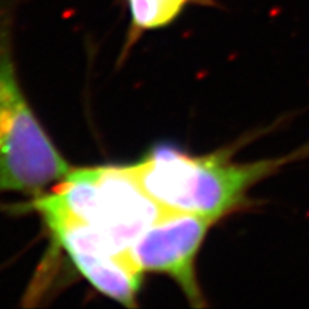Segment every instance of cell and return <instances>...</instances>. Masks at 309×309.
<instances>
[{
    "mask_svg": "<svg viewBox=\"0 0 309 309\" xmlns=\"http://www.w3.org/2000/svg\"><path fill=\"white\" fill-rule=\"evenodd\" d=\"M235 149L189 155L159 146L130 167L160 208L169 214L203 216L218 223L254 208L249 192L288 165L309 159V142L277 158L235 162Z\"/></svg>",
    "mask_w": 309,
    "mask_h": 309,
    "instance_id": "1",
    "label": "cell"
},
{
    "mask_svg": "<svg viewBox=\"0 0 309 309\" xmlns=\"http://www.w3.org/2000/svg\"><path fill=\"white\" fill-rule=\"evenodd\" d=\"M30 206L42 219H71L95 228L125 256L145 230L169 214L143 189L130 165L71 169Z\"/></svg>",
    "mask_w": 309,
    "mask_h": 309,
    "instance_id": "2",
    "label": "cell"
},
{
    "mask_svg": "<svg viewBox=\"0 0 309 309\" xmlns=\"http://www.w3.org/2000/svg\"><path fill=\"white\" fill-rule=\"evenodd\" d=\"M10 3L0 0V193L39 196L72 167L42 127L19 85Z\"/></svg>",
    "mask_w": 309,
    "mask_h": 309,
    "instance_id": "3",
    "label": "cell"
},
{
    "mask_svg": "<svg viewBox=\"0 0 309 309\" xmlns=\"http://www.w3.org/2000/svg\"><path fill=\"white\" fill-rule=\"evenodd\" d=\"M215 221L189 214H166L146 229L129 251L141 273L167 275L181 288L192 306L205 308L196 277V258Z\"/></svg>",
    "mask_w": 309,
    "mask_h": 309,
    "instance_id": "4",
    "label": "cell"
},
{
    "mask_svg": "<svg viewBox=\"0 0 309 309\" xmlns=\"http://www.w3.org/2000/svg\"><path fill=\"white\" fill-rule=\"evenodd\" d=\"M43 222L90 285L113 301L135 308L143 275L129 256L118 254L95 228L86 223L60 218L43 219Z\"/></svg>",
    "mask_w": 309,
    "mask_h": 309,
    "instance_id": "5",
    "label": "cell"
},
{
    "mask_svg": "<svg viewBox=\"0 0 309 309\" xmlns=\"http://www.w3.org/2000/svg\"><path fill=\"white\" fill-rule=\"evenodd\" d=\"M130 15V36L170 24L195 3H211V0H126Z\"/></svg>",
    "mask_w": 309,
    "mask_h": 309,
    "instance_id": "6",
    "label": "cell"
}]
</instances>
